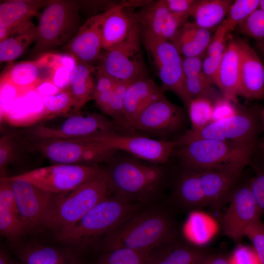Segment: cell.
I'll use <instances>...</instances> for the list:
<instances>
[{
    "mask_svg": "<svg viewBox=\"0 0 264 264\" xmlns=\"http://www.w3.org/2000/svg\"><path fill=\"white\" fill-rule=\"evenodd\" d=\"M227 36L219 26L207 49V56H213L223 53L226 45L225 42Z\"/></svg>",
    "mask_w": 264,
    "mask_h": 264,
    "instance_id": "43",
    "label": "cell"
},
{
    "mask_svg": "<svg viewBox=\"0 0 264 264\" xmlns=\"http://www.w3.org/2000/svg\"><path fill=\"white\" fill-rule=\"evenodd\" d=\"M260 117L262 128L264 130V108L261 110Z\"/></svg>",
    "mask_w": 264,
    "mask_h": 264,
    "instance_id": "52",
    "label": "cell"
},
{
    "mask_svg": "<svg viewBox=\"0 0 264 264\" xmlns=\"http://www.w3.org/2000/svg\"><path fill=\"white\" fill-rule=\"evenodd\" d=\"M253 167L255 175L250 178V185L260 213L264 216V163Z\"/></svg>",
    "mask_w": 264,
    "mask_h": 264,
    "instance_id": "39",
    "label": "cell"
},
{
    "mask_svg": "<svg viewBox=\"0 0 264 264\" xmlns=\"http://www.w3.org/2000/svg\"><path fill=\"white\" fill-rule=\"evenodd\" d=\"M51 0H12L0 4V26L15 27L30 20Z\"/></svg>",
    "mask_w": 264,
    "mask_h": 264,
    "instance_id": "28",
    "label": "cell"
},
{
    "mask_svg": "<svg viewBox=\"0 0 264 264\" xmlns=\"http://www.w3.org/2000/svg\"><path fill=\"white\" fill-rule=\"evenodd\" d=\"M151 64L161 82V88L174 92L186 106L189 102L184 89L183 58L170 42L141 38Z\"/></svg>",
    "mask_w": 264,
    "mask_h": 264,
    "instance_id": "13",
    "label": "cell"
},
{
    "mask_svg": "<svg viewBox=\"0 0 264 264\" xmlns=\"http://www.w3.org/2000/svg\"><path fill=\"white\" fill-rule=\"evenodd\" d=\"M37 38V27L30 21L14 27L11 35L0 42V63L19 57Z\"/></svg>",
    "mask_w": 264,
    "mask_h": 264,
    "instance_id": "30",
    "label": "cell"
},
{
    "mask_svg": "<svg viewBox=\"0 0 264 264\" xmlns=\"http://www.w3.org/2000/svg\"><path fill=\"white\" fill-rule=\"evenodd\" d=\"M4 177L10 181L27 234L45 229L58 194L45 191L25 180Z\"/></svg>",
    "mask_w": 264,
    "mask_h": 264,
    "instance_id": "11",
    "label": "cell"
},
{
    "mask_svg": "<svg viewBox=\"0 0 264 264\" xmlns=\"http://www.w3.org/2000/svg\"><path fill=\"white\" fill-rule=\"evenodd\" d=\"M260 0H236L231 5L220 26L226 36L259 8Z\"/></svg>",
    "mask_w": 264,
    "mask_h": 264,
    "instance_id": "34",
    "label": "cell"
},
{
    "mask_svg": "<svg viewBox=\"0 0 264 264\" xmlns=\"http://www.w3.org/2000/svg\"><path fill=\"white\" fill-rule=\"evenodd\" d=\"M143 207L108 194L74 225L55 234V238L72 249L87 247Z\"/></svg>",
    "mask_w": 264,
    "mask_h": 264,
    "instance_id": "3",
    "label": "cell"
},
{
    "mask_svg": "<svg viewBox=\"0 0 264 264\" xmlns=\"http://www.w3.org/2000/svg\"><path fill=\"white\" fill-rule=\"evenodd\" d=\"M116 152L104 169L109 195L144 206L158 203L170 180L167 167Z\"/></svg>",
    "mask_w": 264,
    "mask_h": 264,
    "instance_id": "1",
    "label": "cell"
},
{
    "mask_svg": "<svg viewBox=\"0 0 264 264\" xmlns=\"http://www.w3.org/2000/svg\"><path fill=\"white\" fill-rule=\"evenodd\" d=\"M101 143L116 151L126 152L145 161L166 163L177 147L176 140H159L149 137L114 132L82 139Z\"/></svg>",
    "mask_w": 264,
    "mask_h": 264,
    "instance_id": "15",
    "label": "cell"
},
{
    "mask_svg": "<svg viewBox=\"0 0 264 264\" xmlns=\"http://www.w3.org/2000/svg\"><path fill=\"white\" fill-rule=\"evenodd\" d=\"M211 40L209 29L187 22L177 30L170 42L184 57H201Z\"/></svg>",
    "mask_w": 264,
    "mask_h": 264,
    "instance_id": "27",
    "label": "cell"
},
{
    "mask_svg": "<svg viewBox=\"0 0 264 264\" xmlns=\"http://www.w3.org/2000/svg\"><path fill=\"white\" fill-rule=\"evenodd\" d=\"M229 203L221 217L223 233L236 244L240 243L245 228L260 220L261 214L250 185V178L237 183L229 195Z\"/></svg>",
    "mask_w": 264,
    "mask_h": 264,
    "instance_id": "14",
    "label": "cell"
},
{
    "mask_svg": "<svg viewBox=\"0 0 264 264\" xmlns=\"http://www.w3.org/2000/svg\"><path fill=\"white\" fill-rule=\"evenodd\" d=\"M244 236L252 243L261 264H264V223L261 220L251 223L245 228Z\"/></svg>",
    "mask_w": 264,
    "mask_h": 264,
    "instance_id": "37",
    "label": "cell"
},
{
    "mask_svg": "<svg viewBox=\"0 0 264 264\" xmlns=\"http://www.w3.org/2000/svg\"><path fill=\"white\" fill-rule=\"evenodd\" d=\"M43 101L44 117L64 115L72 108L74 111V101L69 88L56 94L43 97Z\"/></svg>",
    "mask_w": 264,
    "mask_h": 264,
    "instance_id": "36",
    "label": "cell"
},
{
    "mask_svg": "<svg viewBox=\"0 0 264 264\" xmlns=\"http://www.w3.org/2000/svg\"><path fill=\"white\" fill-rule=\"evenodd\" d=\"M261 110L242 109L231 117L212 122L201 129H190L176 139L177 147L199 139L236 142H258L257 137L262 128Z\"/></svg>",
    "mask_w": 264,
    "mask_h": 264,
    "instance_id": "9",
    "label": "cell"
},
{
    "mask_svg": "<svg viewBox=\"0 0 264 264\" xmlns=\"http://www.w3.org/2000/svg\"><path fill=\"white\" fill-rule=\"evenodd\" d=\"M223 54L218 56H207L202 61V73L211 85L216 86V78Z\"/></svg>",
    "mask_w": 264,
    "mask_h": 264,
    "instance_id": "41",
    "label": "cell"
},
{
    "mask_svg": "<svg viewBox=\"0 0 264 264\" xmlns=\"http://www.w3.org/2000/svg\"><path fill=\"white\" fill-rule=\"evenodd\" d=\"M120 130L114 123L97 113H77L55 127L44 125L28 131L31 139H81L108 133Z\"/></svg>",
    "mask_w": 264,
    "mask_h": 264,
    "instance_id": "12",
    "label": "cell"
},
{
    "mask_svg": "<svg viewBox=\"0 0 264 264\" xmlns=\"http://www.w3.org/2000/svg\"><path fill=\"white\" fill-rule=\"evenodd\" d=\"M57 64L56 54L52 53L44 54L36 60L20 62L12 65L3 73L0 82L11 84L24 96L40 83L50 81Z\"/></svg>",
    "mask_w": 264,
    "mask_h": 264,
    "instance_id": "19",
    "label": "cell"
},
{
    "mask_svg": "<svg viewBox=\"0 0 264 264\" xmlns=\"http://www.w3.org/2000/svg\"><path fill=\"white\" fill-rule=\"evenodd\" d=\"M183 111L164 95L147 107L134 122L132 130L165 135L178 130L182 126Z\"/></svg>",
    "mask_w": 264,
    "mask_h": 264,
    "instance_id": "18",
    "label": "cell"
},
{
    "mask_svg": "<svg viewBox=\"0 0 264 264\" xmlns=\"http://www.w3.org/2000/svg\"><path fill=\"white\" fill-rule=\"evenodd\" d=\"M79 6L76 0H51L40 17L34 53L64 46L71 40L78 28Z\"/></svg>",
    "mask_w": 264,
    "mask_h": 264,
    "instance_id": "6",
    "label": "cell"
},
{
    "mask_svg": "<svg viewBox=\"0 0 264 264\" xmlns=\"http://www.w3.org/2000/svg\"><path fill=\"white\" fill-rule=\"evenodd\" d=\"M257 149H258L263 154H264V137L260 142H258Z\"/></svg>",
    "mask_w": 264,
    "mask_h": 264,
    "instance_id": "51",
    "label": "cell"
},
{
    "mask_svg": "<svg viewBox=\"0 0 264 264\" xmlns=\"http://www.w3.org/2000/svg\"><path fill=\"white\" fill-rule=\"evenodd\" d=\"M240 51L239 95L251 100L264 98V63L243 40H238Z\"/></svg>",
    "mask_w": 264,
    "mask_h": 264,
    "instance_id": "21",
    "label": "cell"
},
{
    "mask_svg": "<svg viewBox=\"0 0 264 264\" xmlns=\"http://www.w3.org/2000/svg\"><path fill=\"white\" fill-rule=\"evenodd\" d=\"M247 162H236L219 168L198 171L207 207L220 213L228 203L229 195L237 183L242 177Z\"/></svg>",
    "mask_w": 264,
    "mask_h": 264,
    "instance_id": "17",
    "label": "cell"
},
{
    "mask_svg": "<svg viewBox=\"0 0 264 264\" xmlns=\"http://www.w3.org/2000/svg\"><path fill=\"white\" fill-rule=\"evenodd\" d=\"M198 264H230L229 258L220 253H212L208 251Z\"/></svg>",
    "mask_w": 264,
    "mask_h": 264,
    "instance_id": "47",
    "label": "cell"
},
{
    "mask_svg": "<svg viewBox=\"0 0 264 264\" xmlns=\"http://www.w3.org/2000/svg\"><path fill=\"white\" fill-rule=\"evenodd\" d=\"M34 90L43 97L56 94L63 90L59 88L51 81H45L38 84Z\"/></svg>",
    "mask_w": 264,
    "mask_h": 264,
    "instance_id": "46",
    "label": "cell"
},
{
    "mask_svg": "<svg viewBox=\"0 0 264 264\" xmlns=\"http://www.w3.org/2000/svg\"><path fill=\"white\" fill-rule=\"evenodd\" d=\"M207 252L181 235L151 250L148 264H198Z\"/></svg>",
    "mask_w": 264,
    "mask_h": 264,
    "instance_id": "23",
    "label": "cell"
},
{
    "mask_svg": "<svg viewBox=\"0 0 264 264\" xmlns=\"http://www.w3.org/2000/svg\"><path fill=\"white\" fill-rule=\"evenodd\" d=\"M106 11L88 18L62 49L79 62L90 64L97 60L103 48L102 25Z\"/></svg>",
    "mask_w": 264,
    "mask_h": 264,
    "instance_id": "20",
    "label": "cell"
},
{
    "mask_svg": "<svg viewBox=\"0 0 264 264\" xmlns=\"http://www.w3.org/2000/svg\"><path fill=\"white\" fill-rule=\"evenodd\" d=\"M141 38L170 41L177 30L185 24L190 12H171L163 0H150L134 12Z\"/></svg>",
    "mask_w": 264,
    "mask_h": 264,
    "instance_id": "16",
    "label": "cell"
},
{
    "mask_svg": "<svg viewBox=\"0 0 264 264\" xmlns=\"http://www.w3.org/2000/svg\"><path fill=\"white\" fill-rule=\"evenodd\" d=\"M259 8L264 11V0H260Z\"/></svg>",
    "mask_w": 264,
    "mask_h": 264,
    "instance_id": "53",
    "label": "cell"
},
{
    "mask_svg": "<svg viewBox=\"0 0 264 264\" xmlns=\"http://www.w3.org/2000/svg\"><path fill=\"white\" fill-rule=\"evenodd\" d=\"M30 139L29 147L54 164L96 165L107 162L116 151L82 139Z\"/></svg>",
    "mask_w": 264,
    "mask_h": 264,
    "instance_id": "8",
    "label": "cell"
},
{
    "mask_svg": "<svg viewBox=\"0 0 264 264\" xmlns=\"http://www.w3.org/2000/svg\"><path fill=\"white\" fill-rule=\"evenodd\" d=\"M141 41L140 29L136 23L124 41L100 53L97 68L120 81L133 82L148 78Z\"/></svg>",
    "mask_w": 264,
    "mask_h": 264,
    "instance_id": "7",
    "label": "cell"
},
{
    "mask_svg": "<svg viewBox=\"0 0 264 264\" xmlns=\"http://www.w3.org/2000/svg\"><path fill=\"white\" fill-rule=\"evenodd\" d=\"M240 73V47L237 41H231L223 52L216 86L224 97L234 103L239 95Z\"/></svg>",
    "mask_w": 264,
    "mask_h": 264,
    "instance_id": "26",
    "label": "cell"
},
{
    "mask_svg": "<svg viewBox=\"0 0 264 264\" xmlns=\"http://www.w3.org/2000/svg\"><path fill=\"white\" fill-rule=\"evenodd\" d=\"M109 194L104 172L96 178L58 194L45 229L54 234L69 229Z\"/></svg>",
    "mask_w": 264,
    "mask_h": 264,
    "instance_id": "5",
    "label": "cell"
},
{
    "mask_svg": "<svg viewBox=\"0 0 264 264\" xmlns=\"http://www.w3.org/2000/svg\"><path fill=\"white\" fill-rule=\"evenodd\" d=\"M70 74L71 73L67 69L59 65L57 62L53 70L50 81L59 88L64 90L69 88Z\"/></svg>",
    "mask_w": 264,
    "mask_h": 264,
    "instance_id": "44",
    "label": "cell"
},
{
    "mask_svg": "<svg viewBox=\"0 0 264 264\" xmlns=\"http://www.w3.org/2000/svg\"><path fill=\"white\" fill-rule=\"evenodd\" d=\"M15 143L14 139L10 135H3L0 138V177H6V169L15 159L16 151Z\"/></svg>",
    "mask_w": 264,
    "mask_h": 264,
    "instance_id": "38",
    "label": "cell"
},
{
    "mask_svg": "<svg viewBox=\"0 0 264 264\" xmlns=\"http://www.w3.org/2000/svg\"><path fill=\"white\" fill-rule=\"evenodd\" d=\"M20 264H84L76 251L66 247L30 243L16 252Z\"/></svg>",
    "mask_w": 264,
    "mask_h": 264,
    "instance_id": "24",
    "label": "cell"
},
{
    "mask_svg": "<svg viewBox=\"0 0 264 264\" xmlns=\"http://www.w3.org/2000/svg\"><path fill=\"white\" fill-rule=\"evenodd\" d=\"M129 1L118 3L106 11L102 25L103 49L108 50L124 41L136 23Z\"/></svg>",
    "mask_w": 264,
    "mask_h": 264,
    "instance_id": "25",
    "label": "cell"
},
{
    "mask_svg": "<svg viewBox=\"0 0 264 264\" xmlns=\"http://www.w3.org/2000/svg\"><path fill=\"white\" fill-rule=\"evenodd\" d=\"M186 107L193 130L201 129L212 122L213 101L207 97H198L190 100Z\"/></svg>",
    "mask_w": 264,
    "mask_h": 264,
    "instance_id": "35",
    "label": "cell"
},
{
    "mask_svg": "<svg viewBox=\"0 0 264 264\" xmlns=\"http://www.w3.org/2000/svg\"><path fill=\"white\" fill-rule=\"evenodd\" d=\"M0 232L13 244H17L27 234L18 211L0 205Z\"/></svg>",
    "mask_w": 264,
    "mask_h": 264,
    "instance_id": "32",
    "label": "cell"
},
{
    "mask_svg": "<svg viewBox=\"0 0 264 264\" xmlns=\"http://www.w3.org/2000/svg\"><path fill=\"white\" fill-rule=\"evenodd\" d=\"M104 169L96 165L54 164L10 176L26 180L47 192L69 191L100 176Z\"/></svg>",
    "mask_w": 264,
    "mask_h": 264,
    "instance_id": "10",
    "label": "cell"
},
{
    "mask_svg": "<svg viewBox=\"0 0 264 264\" xmlns=\"http://www.w3.org/2000/svg\"><path fill=\"white\" fill-rule=\"evenodd\" d=\"M168 10L172 13L190 12L196 3V0H163Z\"/></svg>",
    "mask_w": 264,
    "mask_h": 264,
    "instance_id": "45",
    "label": "cell"
},
{
    "mask_svg": "<svg viewBox=\"0 0 264 264\" xmlns=\"http://www.w3.org/2000/svg\"><path fill=\"white\" fill-rule=\"evenodd\" d=\"M174 213L167 204L143 207L106 235L100 245L104 251L118 247L150 251L181 235Z\"/></svg>",
    "mask_w": 264,
    "mask_h": 264,
    "instance_id": "2",
    "label": "cell"
},
{
    "mask_svg": "<svg viewBox=\"0 0 264 264\" xmlns=\"http://www.w3.org/2000/svg\"><path fill=\"white\" fill-rule=\"evenodd\" d=\"M233 103H234L222 95L216 98L213 101V110L212 122L236 114L239 110L235 106Z\"/></svg>",
    "mask_w": 264,
    "mask_h": 264,
    "instance_id": "40",
    "label": "cell"
},
{
    "mask_svg": "<svg viewBox=\"0 0 264 264\" xmlns=\"http://www.w3.org/2000/svg\"><path fill=\"white\" fill-rule=\"evenodd\" d=\"M150 251L118 247L104 251L94 264H148Z\"/></svg>",
    "mask_w": 264,
    "mask_h": 264,
    "instance_id": "33",
    "label": "cell"
},
{
    "mask_svg": "<svg viewBox=\"0 0 264 264\" xmlns=\"http://www.w3.org/2000/svg\"><path fill=\"white\" fill-rule=\"evenodd\" d=\"M229 261L230 264H261L254 250L245 246L238 248Z\"/></svg>",
    "mask_w": 264,
    "mask_h": 264,
    "instance_id": "42",
    "label": "cell"
},
{
    "mask_svg": "<svg viewBox=\"0 0 264 264\" xmlns=\"http://www.w3.org/2000/svg\"><path fill=\"white\" fill-rule=\"evenodd\" d=\"M234 2L231 0H197L190 11L194 22L199 27L209 29L220 23Z\"/></svg>",
    "mask_w": 264,
    "mask_h": 264,
    "instance_id": "31",
    "label": "cell"
},
{
    "mask_svg": "<svg viewBox=\"0 0 264 264\" xmlns=\"http://www.w3.org/2000/svg\"><path fill=\"white\" fill-rule=\"evenodd\" d=\"M13 28L10 27L0 26V42L6 39L11 35Z\"/></svg>",
    "mask_w": 264,
    "mask_h": 264,
    "instance_id": "50",
    "label": "cell"
},
{
    "mask_svg": "<svg viewBox=\"0 0 264 264\" xmlns=\"http://www.w3.org/2000/svg\"><path fill=\"white\" fill-rule=\"evenodd\" d=\"M57 59L58 64L67 69L70 73L78 63V60L73 55L67 53L57 54Z\"/></svg>",
    "mask_w": 264,
    "mask_h": 264,
    "instance_id": "48",
    "label": "cell"
},
{
    "mask_svg": "<svg viewBox=\"0 0 264 264\" xmlns=\"http://www.w3.org/2000/svg\"><path fill=\"white\" fill-rule=\"evenodd\" d=\"M0 264H20L16 262L9 254L2 248L0 250Z\"/></svg>",
    "mask_w": 264,
    "mask_h": 264,
    "instance_id": "49",
    "label": "cell"
},
{
    "mask_svg": "<svg viewBox=\"0 0 264 264\" xmlns=\"http://www.w3.org/2000/svg\"><path fill=\"white\" fill-rule=\"evenodd\" d=\"M164 94L161 87L149 78L131 83L124 98V124L122 129L132 130L140 113L150 104Z\"/></svg>",
    "mask_w": 264,
    "mask_h": 264,
    "instance_id": "22",
    "label": "cell"
},
{
    "mask_svg": "<svg viewBox=\"0 0 264 264\" xmlns=\"http://www.w3.org/2000/svg\"><path fill=\"white\" fill-rule=\"evenodd\" d=\"M96 66L79 62L71 72L69 88L74 101V111L77 112L93 97L95 88L92 74Z\"/></svg>",
    "mask_w": 264,
    "mask_h": 264,
    "instance_id": "29",
    "label": "cell"
},
{
    "mask_svg": "<svg viewBox=\"0 0 264 264\" xmlns=\"http://www.w3.org/2000/svg\"><path fill=\"white\" fill-rule=\"evenodd\" d=\"M258 142H236L199 139L175 150L182 168L206 170L236 162L249 163Z\"/></svg>",
    "mask_w": 264,
    "mask_h": 264,
    "instance_id": "4",
    "label": "cell"
}]
</instances>
